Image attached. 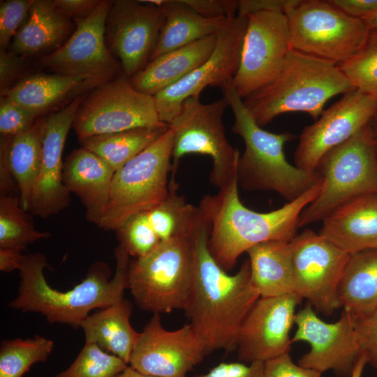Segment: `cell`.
<instances>
[{
  "label": "cell",
  "mask_w": 377,
  "mask_h": 377,
  "mask_svg": "<svg viewBox=\"0 0 377 377\" xmlns=\"http://www.w3.org/2000/svg\"><path fill=\"white\" fill-rule=\"evenodd\" d=\"M209 226L200 212L191 232L193 272L184 309L189 323L209 353L236 348L241 326L260 297L251 282L249 260L229 274L208 247Z\"/></svg>",
  "instance_id": "1"
},
{
  "label": "cell",
  "mask_w": 377,
  "mask_h": 377,
  "mask_svg": "<svg viewBox=\"0 0 377 377\" xmlns=\"http://www.w3.org/2000/svg\"><path fill=\"white\" fill-rule=\"evenodd\" d=\"M114 256L116 269L112 277L108 265L98 260L91 265L80 283L61 291L52 288L46 281L44 269L48 263L45 255H24L18 270V293L8 306L22 312L40 313L49 323L80 327L92 310L112 305L123 299L124 290L128 289L130 256L118 245Z\"/></svg>",
  "instance_id": "2"
},
{
  "label": "cell",
  "mask_w": 377,
  "mask_h": 377,
  "mask_svg": "<svg viewBox=\"0 0 377 377\" xmlns=\"http://www.w3.org/2000/svg\"><path fill=\"white\" fill-rule=\"evenodd\" d=\"M322 179L294 200L269 212H257L241 202L237 177L215 195H206L198 207L209 226L208 247L226 271L251 248L270 241L290 242L296 235L302 211L320 193Z\"/></svg>",
  "instance_id": "3"
},
{
  "label": "cell",
  "mask_w": 377,
  "mask_h": 377,
  "mask_svg": "<svg viewBox=\"0 0 377 377\" xmlns=\"http://www.w3.org/2000/svg\"><path fill=\"white\" fill-rule=\"evenodd\" d=\"M222 91L235 115L232 131L240 135L245 144L237 164L238 185L249 191H272L288 202L311 188L319 180V175L290 164L283 151L285 144L295 135L264 130L232 85Z\"/></svg>",
  "instance_id": "4"
},
{
  "label": "cell",
  "mask_w": 377,
  "mask_h": 377,
  "mask_svg": "<svg viewBox=\"0 0 377 377\" xmlns=\"http://www.w3.org/2000/svg\"><path fill=\"white\" fill-rule=\"evenodd\" d=\"M355 89L337 65L293 49L276 78L243 101L263 127L290 112L317 120L328 100Z\"/></svg>",
  "instance_id": "5"
},
{
  "label": "cell",
  "mask_w": 377,
  "mask_h": 377,
  "mask_svg": "<svg viewBox=\"0 0 377 377\" xmlns=\"http://www.w3.org/2000/svg\"><path fill=\"white\" fill-rule=\"evenodd\" d=\"M375 142L367 125L320 158L316 172L322 179V188L302 211L299 228L322 221L350 200L377 194Z\"/></svg>",
  "instance_id": "6"
},
{
  "label": "cell",
  "mask_w": 377,
  "mask_h": 377,
  "mask_svg": "<svg viewBox=\"0 0 377 377\" xmlns=\"http://www.w3.org/2000/svg\"><path fill=\"white\" fill-rule=\"evenodd\" d=\"M192 230L130 261L128 289L142 310L161 315L185 309L192 281Z\"/></svg>",
  "instance_id": "7"
},
{
  "label": "cell",
  "mask_w": 377,
  "mask_h": 377,
  "mask_svg": "<svg viewBox=\"0 0 377 377\" xmlns=\"http://www.w3.org/2000/svg\"><path fill=\"white\" fill-rule=\"evenodd\" d=\"M173 135L168 129L114 172L109 202L98 227L117 230L133 215L150 210L168 195Z\"/></svg>",
  "instance_id": "8"
},
{
  "label": "cell",
  "mask_w": 377,
  "mask_h": 377,
  "mask_svg": "<svg viewBox=\"0 0 377 377\" xmlns=\"http://www.w3.org/2000/svg\"><path fill=\"white\" fill-rule=\"evenodd\" d=\"M285 14L293 49L336 65L357 54L370 31L330 0H297Z\"/></svg>",
  "instance_id": "9"
},
{
  "label": "cell",
  "mask_w": 377,
  "mask_h": 377,
  "mask_svg": "<svg viewBox=\"0 0 377 377\" xmlns=\"http://www.w3.org/2000/svg\"><path fill=\"white\" fill-rule=\"evenodd\" d=\"M228 106L224 97L208 104L201 103L200 96H191L183 102L179 112L168 124L173 135L172 176L182 157L198 154L212 158L209 181L219 189L237 177L239 151L227 140L223 122Z\"/></svg>",
  "instance_id": "10"
},
{
  "label": "cell",
  "mask_w": 377,
  "mask_h": 377,
  "mask_svg": "<svg viewBox=\"0 0 377 377\" xmlns=\"http://www.w3.org/2000/svg\"><path fill=\"white\" fill-rule=\"evenodd\" d=\"M163 124H167L159 119L154 96L138 91L122 73L85 95L73 127L81 139Z\"/></svg>",
  "instance_id": "11"
},
{
  "label": "cell",
  "mask_w": 377,
  "mask_h": 377,
  "mask_svg": "<svg viewBox=\"0 0 377 377\" xmlns=\"http://www.w3.org/2000/svg\"><path fill=\"white\" fill-rule=\"evenodd\" d=\"M239 63L232 86L244 99L280 73L293 50L288 20L282 12L249 14Z\"/></svg>",
  "instance_id": "12"
},
{
  "label": "cell",
  "mask_w": 377,
  "mask_h": 377,
  "mask_svg": "<svg viewBox=\"0 0 377 377\" xmlns=\"http://www.w3.org/2000/svg\"><path fill=\"white\" fill-rule=\"evenodd\" d=\"M295 291L326 316L339 309L338 288L350 255L305 229L290 241Z\"/></svg>",
  "instance_id": "13"
},
{
  "label": "cell",
  "mask_w": 377,
  "mask_h": 377,
  "mask_svg": "<svg viewBox=\"0 0 377 377\" xmlns=\"http://www.w3.org/2000/svg\"><path fill=\"white\" fill-rule=\"evenodd\" d=\"M246 25V16L228 18L216 34V44L211 56L179 82L154 96L162 122L169 124L179 112L183 102L191 96H200L205 88L215 87L223 90L232 85Z\"/></svg>",
  "instance_id": "14"
},
{
  "label": "cell",
  "mask_w": 377,
  "mask_h": 377,
  "mask_svg": "<svg viewBox=\"0 0 377 377\" xmlns=\"http://www.w3.org/2000/svg\"><path fill=\"white\" fill-rule=\"evenodd\" d=\"M164 19L161 6L145 1H112L105 20V43L129 78L149 61Z\"/></svg>",
  "instance_id": "15"
},
{
  "label": "cell",
  "mask_w": 377,
  "mask_h": 377,
  "mask_svg": "<svg viewBox=\"0 0 377 377\" xmlns=\"http://www.w3.org/2000/svg\"><path fill=\"white\" fill-rule=\"evenodd\" d=\"M355 322L343 310L337 321L325 322L308 303L296 313L295 318L296 331L292 342L305 341L310 345L297 364L321 374L332 371L339 377H350L360 355Z\"/></svg>",
  "instance_id": "16"
},
{
  "label": "cell",
  "mask_w": 377,
  "mask_h": 377,
  "mask_svg": "<svg viewBox=\"0 0 377 377\" xmlns=\"http://www.w3.org/2000/svg\"><path fill=\"white\" fill-rule=\"evenodd\" d=\"M376 111L377 98L357 89L343 94L303 128L294 154L295 165L316 172L320 158L367 126Z\"/></svg>",
  "instance_id": "17"
},
{
  "label": "cell",
  "mask_w": 377,
  "mask_h": 377,
  "mask_svg": "<svg viewBox=\"0 0 377 377\" xmlns=\"http://www.w3.org/2000/svg\"><path fill=\"white\" fill-rule=\"evenodd\" d=\"M207 350L190 323L175 330L162 325L159 314L140 332L129 366L154 377H186Z\"/></svg>",
  "instance_id": "18"
},
{
  "label": "cell",
  "mask_w": 377,
  "mask_h": 377,
  "mask_svg": "<svg viewBox=\"0 0 377 377\" xmlns=\"http://www.w3.org/2000/svg\"><path fill=\"white\" fill-rule=\"evenodd\" d=\"M112 3L102 0L90 15L77 21L74 32L59 48L43 55L42 64L58 74L115 78L121 65L109 50L105 38Z\"/></svg>",
  "instance_id": "19"
},
{
  "label": "cell",
  "mask_w": 377,
  "mask_h": 377,
  "mask_svg": "<svg viewBox=\"0 0 377 377\" xmlns=\"http://www.w3.org/2000/svg\"><path fill=\"white\" fill-rule=\"evenodd\" d=\"M302 298L297 293L260 297L239 330L236 348L239 361L265 362L290 353V332L295 324L296 307Z\"/></svg>",
  "instance_id": "20"
},
{
  "label": "cell",
  "mask_w": 377,
  "mask_h": 377,
  "mask_svg": "<svg viewBox=\"0 0 377 377\" xmlns=\"http://www.w3.org/2000/svg\"><path fill=\"white\" fill-rule=\"evenodd\" d=\"M86 94L75 97L61 110L43 118L41 163L29 212L47 218L67 208L71 193L63 182L62 154L75 113Z\"/></svg>",
  "instance_id": "21"
},
{
  "label": "cell",
  "mask_w": 377,
  "mask_h": 377,
  "mask_svg": "<svg viewBox=\"0 0 377 377\" xmlns=\"http://www.w3.org/2000/svg\"><path fill=\"white\" fill-rule=\"evenodd\" d=\"M114 172L101 158L83 147L74 149L64 162L65 186L80 198L86 219L96 226L105 214Z\"/></svg>",
  "instance_id": "22"
},
{
  "label": "cell",
  "mask_w": 377,
  "mask_h": 377,
  "mask_svg": "<svg viewBox=\"0 0 377 377\" xmlns=\"http://www.w3.org/2000/svg\"><path fill=\"white\" fill-rule=\"evenodd\" d=\"M322 222L319 234L348 255L377 249V194L343 203Z\"/></svg>",
  "instance_id": "23"
},
{
  "label": "cell",
  "mask_w": 377,
  "mask_h": 377,
  "mask_svg": "<svg viewBox=\"0 0 377 377\" xmlns=\"http://www.w3.org/2000/svg\"><path fill=\"white\" fill-rule=\"evenodd\" d=\"M216 40V34L209 36L160 55L130 77L131 85L140 93L155 96L202 64L212 54Z\"/></svg>",
  "instance_id": "24"
},
{
  "label": "cell",
  "mask_w": 377,
  "mask_h": 377,
  "mask_svg": "<svg viewBox=\"0 0 377 377\" xmlns=\"http://www.w3.org/2000/svg\"><path fill=\"white\" fill-rule=\"evenodd\" d=\"M110 80L89 75H35L18 82L1 93L38 116L65 98L95 88Z\"/></svg>",
  "instance_id": "25"
},
{
  "label": "cell",
  "mask_w": 377,
  "mask_h": 377,
  "mask_svg": "<svg viewBox=\"0 0 377 377\" xmlns=\"http://www.w3.org/2000/svg\"><path fill=\"white\" fill-rule=\"evenodd\" d=\"M131 303L121 299L112 305L90 313L82 323L85 343L97 345L129 364L140 337L131 325Z\"/></svg>",
  "instance_id": "26"
},
{
  "label": "cell",
  "mask_w": 377,
  "mask_h": 377,
  "mask_svg": "<svg viewBox=\"0 0 377 377\" xmlns=\"http://www.w3.org/2000/svg\"><path fill=\"white\" fill-rule=\"evenodd\" d=\"M162 6L165 19L158 40L149 61L166 52L216 34L227 17L207 18L183 0H147Z\"/></svg>",
  "instance_id": "27"
},
{
  "label": "cell",
  "mask_w": 377,
  "mask_h": 377,
  "mask_svg": "<svg viewBox=\"0 0 377 377\" xmlns=\"http://www.w3.org/2000/svg\"><path fill=\"white\" fill-rule=\"evenodd\" d=\"M71 29V20L57 10L53 1L34 0L27 21L13 38L10 51L23 57L53 52Z\"/></svg>",
  "instance_id": "28"
},
{
  "label": "cell",
  "mask_w": 377,
  "mask_h": 377,
  "mask_svg": "<svg viewBox=\"0 0 377 377\" xmlns=\"http://www.w3.org/2000/svg\"><path fill=\"white\" fill-rule=\"evenodd\" d=\"M246 253L251 282L260 297L295 293L290 242H263Z\"/></svg>",
  "instance_id": "29"
},
{
  "label": "cell",
  "mask_w": 377,
  "mask_h": 377,
  "mask_svg": "<svg viewBox=\"0 0 377 377\" xmlns=\"http://www.w3.org/2000/svg\"><path fill=\"white\" fill-rule=\"evenodd\" d=\"M340 306L355 320L377 309V249L350 255L339 288Z\"/></svg>",
  "instance_id": "30"
},
{
  "label": "cell",
  "mask_w": 377,
  "mask_h": 377,
  "mask_svg": "<svg viewBox=\"0 0 377 377\" xmlns=\"http://www.w3.org/2000/svg\"><path fill=\"white\" fill-rule=\"evenodd\" d=\"M168 128V124L136 128L89 136L79 141L81 147L98 156L116 172L156 141Z\"/></svg>",
  "instance_id": "31"
},
{
  "label": "cell",
  "mask_w": 377,
  "mask_h": 377,
  "mask_svg": "<svg viewBox=\"0 0 377 377\" xmlns=\"http://www.w3.org/2000/svg\"><path fill=\"white\" fill-rule=\"evenodd\" d=\"M43 119L26 131L10 138L8 160L17 182L22 207L29 212L41 163Z\"/></svg>",
  "instance_id": "32"
},
{
  "label": "cell",
  "mask_w": 377,
  "mask_h": 377,
  "mask_svg": "<svg viewBox=\"0 0 377 377\" xmlns=\"http://www.w3.org/2000/svg\"><path fill=\"white\" fill-rule=\"evenodd\" d=\"M153 230L161 241L190 233L200 215V210L178 193L175 176L169 182L167 196L147 211Z\"/></svg>",
  "instance_id": "33"
},
{
  "label": "cell",
  "mask_w": 377,
  "mask_h": 377,
  "mask_svg": "<svg viewBox=\"0 0 377 377\" xmlns=\"http://www.w3.org/2000/svg\"><path fill=\"white\" fill-rule=\"evenodd\" d=\"M50 235V232L36 229L31 217L22 207L19 195H0V248L23 251L29 244Z\"/></svg>",
  "instance_id": "34"
},
{
  "label": "cell",
  "mask_w": 377,
  "mask_h": 377,
  "mask_svg": "<svg viewBox=\"0 0 377 377\" xmlns=\"http://www.w3.org/2000/svg\"><path fill=\"white\" fill-rule=\"evenodd\" d=\"M54 346L52 340L38 335L1 341L0 377H22L34 364L45 362Z\"/></svg>",
  "instance_id": "35"
},
{
  "label": "cell",
  "mask_w": 377,
  "mask_h": 377,
  "mask_svg": "<svg viewBox=\"0 0 377 377\" xmlns=\"http://www.w3.org/2000/svg\"><path fill=\"white\" fill-rule=\"evenodd\" d=\"M128 366L97 345L85 343L72 364L55 377H114Z\"/></svg>",
  "instance_id": "36"
},
{
  "label": "cell",
  "mask_w": 377,
  "mask_h": 377,
  "mask_svg": "<svg viewBox=\"0 0 377 377\" xmlns=\"http://www.w3.org/2000/svg\"><path fill=\"white\" fill-rule=\"evenodd\" d=\"M337 66L357 89L377 98V29H370L357 54Z\"/></svg>",
  "instance_id": "37"
},
{
  "label": "cell",
  "mask_w": 377,
  "mask_h": 377,
  "mask_svg": "<svg viewBox=\"0 0 377 377\" xmlns=\"http://www.w3.org/2000/svg\"><path fill=\"white\" fill-rule=\"evenodd\" d=\"M115 231L119 245L134 258L145 256L161 242L149 223L147 211L133 215Z\"/></svg>",
  "instance_id": "38"
},
{
  "label": "cell",
  "mask_w": 377,
  "mask_h": 377,
  "mask_svg": "<svg viewBox=\"0 0 377 377\" xmlns=\"http://www.w3.org/2000/svg\"><path fill=\"white\" fill-rule=\"evenodd\" d=\"M38 115L26 108L1 96L0 133L1 136L13 137L30 128Z\"/></svg>",
  "instance_id": "39"
},
{
  "label": "cell",
  "mask_w": 377,
  "mask_h": 377,
  "mask_svg": "<svg viewBox=\"0 0 377 377\" xmlns=\"http://www.w3.org/2000/svg\"><path fill=\"white\" fill-rule=\"evenodd\" d=\"M34 0H7L0 4V45L7 49L20 24L29 15Z\"/></svg>",
  "instance_id": "40"
},
{
  "label": "cell",
  "mask_w": 377,
  "mask_h": 377,
  "mask_svg": "<svg viewBox=\"0 0 377 377\" xmlns=\"http://www.w3.org/2000/svg\"><path fill=\"white\" fill-rule=\"evenodd\" d=\"M355 332L360 355L377 370V309L369 316L356 320Z\"/></svg>",
  "instance_id": "41"
},
{
  "label": "cell",
  "mask_w": 377,
  "mask_h": 377,
  "mask_svg": "<svg viewBox=\"0 0 377 377\" xmlns=\"http://www.w3.org/2000/svg\"><path fill=\"white\" fill-rule=\"evenodd\" d=\"M261 377H322V374L296 364L286 353L265 362Z\"/></svg>",
  "instance_id": "42"
},
{
  "label": "cell",
  "mask_w": 377,
  "mask_h": 377,
  "mask_svg": "<svg viewBox=\"0 0 377 377\" xmlns=\"http://www.w3.org/2000/svg\"><path fill=\"white\" fill-rule=\"evenodd\" d=\"M264 362H221L209 371L193 377H261Z\"/></svg>",
  "instance_id": "43"
},
{
  "label": "cell",
  "mask_w": 377,
  "mask_h": 377,
  "mask_svg": "<svg viewBox=\"0 0 377 377\" xmlns=\"http://www.w3.org/2000/svg\"><path fill=\"white\" fill-rule=\"evenodd\" d=\"M198 14L207 18L234 17L238 10L235 0H183Z\"/></svg>",
  "instance_id": "44"
},
{
  "label": "cell",
  "mask_w": 377,
  "mask_h": 377,
  "mask_svg": "<svg viewBox=\"0 0 377 377\" xmlns=\"http://www.w3.org/2000/svg\"><path fill=\"white\" fill-rule=\"evenodd\" d=\"M23 57L7 49H0V88L1 93L10 89V84L22 75L24 70Z\"/></svg>",
  "instance_id": "45"
},
{
  "label": "cell",
  "mask_w": 377,
  "mask_h": 377,
  "mask_svg": "<svg viewBox=\"0 0 377 377\" xmlns=\"http://www.w3.org/2000/svg\"><path fill=\"white\" fill-rule=\"evenodd\" d=\"M102 0H54L57 10L65 17L75 22L90 15Z\"/></svg>",
  "instance_id": "46"
},
{
  "label": "cell",
  "mask_w": 377,
  "mask_h": 377,
  "mask_svg": "<svg viewBox=\"0 0 377 377\" xmlns=\"http://www.w3.org/2000/svg\"><path fill=\"white\" fill-rule=\"evenodd\" d=\"M297 0H239L237 15L246 16L261 11H286L296 3Z\"/></svg>",
  "instance_id": "47"
},
{
  "label": "cell",
  "mask_w": 377,
  "mask_h": 377,
  "mask_svg": "<svg viewBox=\"0 0 377 377\" xmlns=\"http://www.w3.org/2000/svg\"><path fill=\"white\" fill-rule=\"evenodd\" d=\"M9 136H1L0 142V195L15 194L17 182L12 173L8 160Z\"/></svg>",
  "instance_id": "48"
},
{
  "label": "cell",
  "mask_w": 377,
  "mask_h": 377,
  "mask_svg": "<svg viewBox=\"0 0 377 377\" xmlns=\"http://www.w3.org/2000/svg\"><path fill=\"white\" fill-rule=\"evenodd\" d=\"M348 15L359 19L377 12V0H330Z\"/></svg>",
  "instance_id": "49"
},
{
  "label": "cell",
  "mask_w": 377,
  "mask_h": 377,
  "mask_svg": "<svg viewBox=\"0 0 377 377\" xmlns=\"http://www.w3.org/2000/svg\"><path fill=\"white\" fill-rule=\"evenodd\" d=\"M16 248H0V270L10 273L19 270L24 255Z\"/></svg>",
  "instance_id": "50"
},
{
  "label": "cell",
  "mask_w": 377,
  "mask_h": 377,
  "mask_svg": "<svg viewBox=\"0 0 377 377\" xmlns=\"http://www.w3.org/2000/svg\"><path fill=\"white\" fill-rule=\"evenodd\" d=\"M367 364L366 357L364 355H360L355 362L350 377H362L363 371Z\"/></svg>",
  "instance_id": "51"
},
{
  "label": "cell",
  "mask_w": 377,
  "mask_h": 377,
  "mask_svg": "<svg viewBox=\"0 0 377 377\" xmlns=\"http://www.w3.org/2000/svg\"><path fill=\"white\" fill-rule=\"evenodd\" d=\"M114 377H154L142 374L130 366H128L123 371Z\"/></svg>",
  "instance_id": "52"
},
{
  "label": "cell",
  "mask_w": 377,
  "mask_h": 377,
  "mask_svg": "<svg viewBox=\"0 0 377 377\" xmlns=\"http://www.w3.org/2000/svg\"><path fill=\"white\" fill-rule=\"evenodd\" d=\"M369 29H377V12L361 19Z\"/></svg>",
  "instance_id": "53"
},
{
  "label": "cell",
  "mask_w": 377,
  "mask_h": 377,
  "mask_svg": "<svg viewBox=\"0 0 377 377\" xmlns=\"http://www.w3.org/2000/svg\"><path fill=\"white\" fill-rule=\"evenodd\" d=\"M371 132L376 131L377 133V111L375 114L373 116L368 124Z\"/></svg>",
  "instance_id": "54"
},
{
  "label": "cell",
  "mask_w": 377,
  "mask_h": 377,
  "mask_svg": "<svg viewBox=\"0 0 377 377\" xmlns=\"http://www.w3.org/2000/svg\"><path fill=\"white\" fill-rule=\"evenodd\" d=\"M375 150H376V154L377 157V138H376V142H375Z\"/></svg>",
  "instance_id": "55"
}]
</instances>
